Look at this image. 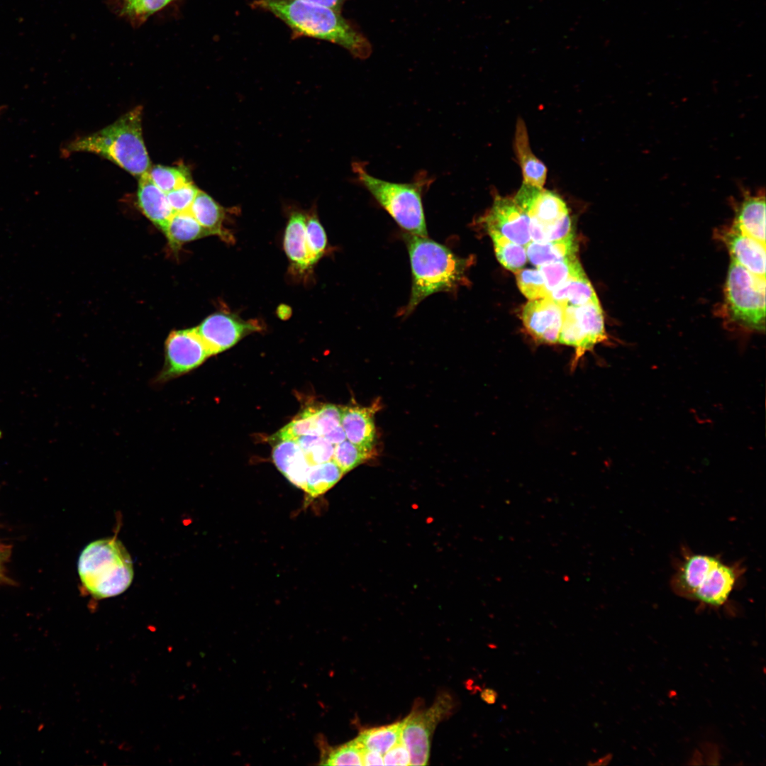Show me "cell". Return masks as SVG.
Masks as SVG:
<instances>
[{"instance_id": "6da1fadb", "label": "cell", "mask_w": 766, "mask_h": 766, "mask_svg": "<svg viewBox=\"0 0 766 766\" xmlns=\"http://www.w3.org/2000/svg\"><path fill=\"white\" fill-rule=\"evenodd\" d=\"M254 7L270 12L285 23L295 36H306L338 45L360 59L372 52L368 40L340 12L299 0H255Z\"/></svg>"}, {"instance_id": "7a4b0ae2", "label": "cell", "mask_w": 766, "mask_h": 766, "mask_svg": "<svg viewBox=\"0 0 766 766\" xmlns=\"http://www.w3.org/2000/svg\"><path fill=\"white\" fill-rule=\"evenodd\" d=\"M412 272V287L404 313H411L431 294L454 292L465 279L467 261L427 236L406 233Z\"/></svg>"}, {"instance_id": "3957f363", "label": "cell", "mask_w": 766, "mask_h": 766, "mask_svg": "<svg viewBox=\"0 0 766 766\" xmlns=\"http://www.w3.org/2000/svg\"><path fill=\"white\" fill-rule=\"evenodd\" d=\"M142 113V106L135 107L112 124L74 140L67 145L64 152L94 153L140 177L150 168L143 138Z\"/></svg>"}, {"instance_id": "277c9868", "label": "cell", "mask_w": 766, "mask_h": 766, "mask_svg": "<svg viewBox=\"0 0 766 766\" xmlns=\"http://www.w3.org/2000/svg\"><path fill=\"white\" fill-rule=\"evenodd\" d=\"M356 180L377 203L409 233L428 236L422 198L435 178L418 172L411 182L396 183L371 175L362 162H353Z\"/></svg>"}, {"instance_id": "5b68a950", "label": "cell", "mask_w": 766, "mask_h": 766, "mask_svg": "<svg viewBox=\"0 0 766 766\" xmlns=\"http://www.w3.org/2000/svg\"><path fill=\"white\" fill-rule=\"evenodd\" d=\"M78 573L86 590L96 599L122 594L131 584L134 575L129 553L113 537L93 541L82 550Z\"/></svg>"}, {"instance_id": "8992f818", "label": "cell", "mask_w": 766, "mask_h": 766, "mask_svg": "<svg viewBox=\"0 0 766 766\" xmlns=\"http://www.w3.org/2000/svg\"><path fill=\"white\" fill-rule=\"evenodd\" d=\"M725 301L733 322L748 331H765V278L731 260L725 285Z\"/></svg>"}, {"instance_id": "52a82bcc", "label": "cell", "mask_w": 766, "mask_h": 766, "mask_svg": "<svg viewBox=\"0 0 766 766\" xmlns=\"http://www.w3.org/2000/svg\"><path fill=\"white\" fill-rule=\"evenodd\" d=\"M607 338L599 300L564 308L558 343L574 348V355L570 363L572 370L587 352Z\"/></svg>"}, {"instance_id": "ba28073f", "label": "cell", "mask_w": 766, "mask_h": 766, "mask_svg": "<svg viewBox=\"0 0 766 766\" xmlns=\"http://www.w3.org/2000/svg\"><path fill=\"white\" fill-rule=\"evenodd\" d=\"M453 704L449 694H441L431 706L413 710L401 721V740L409 750L410 765L427 764L432 734L437 725L450 714Z\"/></svg>"}, {"instance_id": "9c48e42d", "label": "cell", "mask_w": 766, "mask_h": 766, "mask_svg": "<svg viewBox=\"0 0 766 766\" xmlns=\"http://www.w3.org/2000/svg\"><path fill=\"white\" fill-rule=\"evenodd\" d=\"M211 356L195 328L174 330L165 342V362L154 379L162 384L199 367Z\"/></svg>"}, {"instance_id": "30bf717a", "label": "cell", "mask_w": 766, "mask_h": 766, "mask_svg": "<svg viewBox=\"0 0 766 766\" xmlns=\"http://www.w3.org/2000/svg\"><path fill=\"white\" fill-rule=\"evenodd\" d=\"M530 218L531 240L544 242V231L568 214L566 203L556 193L523 182L513 198Z\"/></svg>"}, {"instance_id": "8fae6325", "label": "cell", "mask_w": 766, "mask_h": 766, "mask_svg": "<svg viewBox=\"0 0 766 766\" xmlns=\"http://www.w3.org/2000/svg\"><path fill=\"white\" fill-rule=\"evenodd\" d=\"M211 355L223 352L245 335L261 330L256 320H243L238 316L218 311L207 316L195 328Z\"/></svg>"}, {"instance_id": "7c38bea8", "label": "cell", "mask_w": 766, "mask_h": 766, "mask_svg": "<svg viewBox=\"0 0 766 766\" xmlns=\"http://www.w3.org/2000/svg\"><path fill=\"white\" fill-rule=\"evenodd\" d=\"M487 231H496L509 240L525 246L531 240L530 218L513 198L495 194L492 207L482 217Z\"/></svg>"}, {"instance_id": "4fadbf2b", "label": "cell", "mask_w": 766, "mask_h": 766, "mask_svg": "<svg viewBox=\"0 0 766 766\" xmlns=\"http://www.w3.org/2000/svg\"><path fill=\"white\" fill-rule=\"evenodd\" d=\"M564 308L548 296L530 300L526 304L522 311L523 323L535 342L558 343Z\"/></svg>"}, {"instance_id": "5bb4252c", "label": "cell", "mask_w": 766, "mask_h": 766, "mask_svg": "<svg viewBox=\"0 0 766 766\" xmlns=\"http://www.w3.org/2000/svg\"><path fill=\"white\" fill-rule=\"evenodd\" d=\"M743 573V568L739 563L726 564L719 559L692 600L704 607H721L728 601Z\"/></svg>"}, {"instance_id": "9a60e30c", "label": "cell", "mask_w": 766, "mask_h": 766, "mask_svg": "<svg viewBox=\"0 0 766 766\" xmlns=\"http://www.w3.org/2000/svg\"><path fill=\"white\" fill-rule=\"evenodd\" d=\"M719 557L694 553L684 550L683 558L670 580L672 590L678 596L692 600L709 572Z\"/></svg>"}, {"instance_id": "2e32d148", "label": "cell", "mask_w": 766, "mask_h": 766, "mask_svg": "<svg viewBox=\"0 0 766 766\" xmlns=\"http://www.w3.org/2000/svg\"><path fill=\"white\" fill-rule=\"evenodd\" d=\"M723 239L732 260L750 272L765 278V245L732 226Z\"/></svg>"}, {"instance_id": "e0dca14e", "label": "cell", "mask_w": 766, "mask_h": 766, "mask_svg": "<svg viewBox=\"0 0 766 766\" xmlns=\"http://www.w3.org/2000/svg\"><path fill=\"white\" fill-rule=\"evenodd\" d=\"M340 408V424L346 438L362 448L374 450V416L379 409L377 403L367 407L351 404Z\"/></svg>"}, {"instance_id": "ac0fdd59", "label": "cell", "mask_w": 766, "mask_h": 766, "mask_svg": "<svg viewBox=\"0 0 766 766\" xmlns=\"http://www.w3.org/2000/svg\"><path fill=\"white\" fill-rule=\"evenodd\" d=\"M736 209L733 227L765 245V196L763 189L756 194L743 192Z\"/></svg>"}, {"instance_id": "d6986e66", "label": "cell", "mask_w": 766, "mask_h": 766, "mask_svg": "<svg viewBox=\"0 0 766 766\" xmlns=\"http://www.w3.org/2000/svg\"><path fill=\"white\" fill-rule=\"evenodd\" d=\"M137 201L143 214L163 231L174 213L167 194L155 184L148 172L138 177Z\"/></svg>"}, {"instance_id": "ffe728a7", "label": "cell", "mask_w": 766, "mask_h": 766, "mask_svg": "<svg viewBox=\"0 0 766 766\" xmlns=\"http://www.w3.org/2000/svg\"><path fill=\"white\" fill-rule=\"evenodd\" d=\"M306 214L299 211L291 213L284 236V248L291 268L298 274H304L312 268L306 239Z\"/></svg>"}, {"instance_id": "44dd1931", "label": "cell", "mask_w": 766, "mask_h": 766, "mask_svg": "<svg viewBox=\"0 0 766 766\" xmlns=\"http://www.w3.org/2000/svg\"><path fill=\"white\" fill-rule=\"evenodd\" d=\"M272 459L277 469L293 484L304 490L309 465L296 440L277 441Z\"/></svg>"}, {"instance_id": "7402d4cb", "label": "cell", "mask_w": 766, "mask_h": 766, "mask_svg": "<svg viewBox=\"0 0 766 766\" xmlns=\"http://www.w3.org/2000/svg\"><path fill=\"white\" fill-rule=\"evenodd\" d=\"M189 211L209 235H217L226 243H233V235L224 226L226 210L208 194L199 190Z\"/></svg>"}, {"instance_id": "603a6c76", "label": "cell", "mask_w": 766, "mask_h": 766, "mask_svg": "<svg viewBox=\"0 0 766 766\" xmlns=\"http://www.w3.org/2000/svg\"><path fill=\"white\" fill-rule=\"evenodd\" d=\"M514 148L521 169L523 182L543 188L547 177V167L531 151L526 124L520 118L516 126Z\"/></svg>"}, {"instance_id": "cb8c5ba5", "label": "cell", "mask_w": 766, "mask_h": 766, "mask_svg": "<svg viewBox=\"0 0 766 766\" xmlns=\"http://www.w3.org/2000/svg\"><path fill=\"white\" fill-rule=\"evenodd\" d=\"M525 248L529 262L538 267L576 255L577 244L572 235L563 240L544 243L531 240Z\"/></svg>"}, {"instance_id": "d4e9b609", "label": "cell", "mask_w": 766, "mask_h": 766, "mask_svg": "<svg viewBox=\"0 0 766 766\" xmlns=\"http://www.w3.org/2000/svg\"><path fill=\"white\" fill-rule=\"evenodd\" d=\"M162 232L174 250L187 243L209 235L189 211L174 213Z\"/></svg>"}, {"instance_id": "484cf974", "label": "cell", "mask_w": 766, "mask_h": 766, "mask_svg": "<svg viewBox=\"0 0 766 766\" xmlns=\"http://www.w3.org/2000/svg\"><path fill=\"white\" fill-rule=\"evenodd\" d=\"M548 297L563 307L578 306L598 301L594 289L587 276L567 281L551 291Z\"/></svg>"}, {"instance_id": "4316f807", "label": "cell", "mask_w": 766, "mask_h": 766, "mask_svg": "<svg viewBox=\"0 0 766 766\" xmlns=\"http://www.w3.org/2000/svg\"><path fill=\"white\" fill-rule=\"evenodd\" d=\"M549 292L567 281L586 276L577 255L538 267Z\"/></svg>"}, {"instance_id": "83f0119b", "label": "cell", "mask_w": 766, "mask_h": 766, "mask_svg": "<svg viewBox=\"0 0 766 766\" xmlns=\"http://www.w3.org/2000/svg\"><path fill=\"white\" fill-rule=\"evenodd\" d=\"M401 722L363 730L355 740L364 749L384 755L401 740Z\"/></svg>"}, {"instance_id": "f1b7e54d", "label": "cell", "mask_w": 766, "mask_h": 766, "mask_svg": "<svg viewBox=\"0 0 766 766\" xmlns=\"http://www.w3.org/2000/svg\"><path fill=\"white\" fill-rule=\"evenodd\" d=\"M344 474L333 460L310 466L304 491L311 498L324 494Z\"/></svg>"}, {"instance_id": "f546056e", "label": "cell", "mask_w": 766, "mask_h": 766, "mask_svg": "<svg viewBox=\"0 0 766 766\" xmlns=\"http://www.w3.org/2000/svg\"><path fill=\"white\" fill-rule=\"evenodd\" d=\"M487 232L493 241L496 258L501 265L514 272L521 270L528 260L525 246L509 240L496 231Z\"/></svg>"}, {"instance_id": "4dcf8cb0", "label": "cell", "mask_w": 766, "mask_h": 766, "mask_svg": "<svg viewBox=\"0 0 766 766\" xmlns=\"http://www.w3.org/2000/svg\"><path fill=\"white\" fill-rule=\"evenodd\" d=\"M173 1L126 0L116 6V11L133 26H139L151 16L168 6Z\"/></svg>"}, {"instance_id": "1f68e13d", "label": "cell", "mask_w": 766, "mask_h": 766, "mask_svg": "<svg viewBox=\"0 0 766 766\" xmlns=\"http://www.w3.org/2000/svg\"><path fill=\"white\" fill-rule=\"evenodd\" d=\"M320 765H363V748L355 739L344 744L331 747H321Z\"/></svg>"}, {"instance_id": "d6a6232c", "label": "cell", "mask_w": 766, "mask_h": 766, "mask_svg": "<svg viewBox=\"0 0 766 766\" xmlns=\"http://www.w3.org/2000/svg\"><path fill=\"white\" fill-rule=\"evenodd\" d=\"M148 173L155 184L166 194L192 182L190 174L184 166L169 167L157 165L150 167Z\"/></svg>"}, {"instance_id": "836d02e7", "label": "cell", "mask_w": 766, "mask_h": 766, "mask_svg": "<svg viewBox=\"0 0 766 766\" xmlns=\"http://www.w3.org/2000/svg\"><path fill=\"white\" fill-rule=\"evenodd\" d=\"M315 406L306 408L272 438L275 441L293 440L306 435H318L315 418Z\"/></svg>"}, {"instance_id": "e575fe53", "label": "cell", "mask_w": 766, "mask_h": 766, "mask_svg": "<svg viewBox=\"0 0 766 766\" xmlns=\"http://www.w3.org/2000/svg\"><path fill=\"white\" fill-rule=\"evenodd\" d=\"M301 447L309 466L333 459L335 445L319 435H306L296 440Z\"/></svg>"}, {"instance_id": "d590c367", "label": "cell", "mask_w": 766, "mask_h": 766, "mask_svg": "<svg viewBox=\"0 0 766 766\" xmlns=\"http://www.w3.org/2000/svg\"><path fill=\"white\" fill-rule=\"evenodd\" d=\"M374 455V450H366L348 440H345L335 445L332 460L345 474L369 460Z\"/></svg>"}, {"instance_id": "8d00e7d4", "label": "cell", "mask_w": 766, "mask_h": 766, "mask_svg": "<svg viewBox=\"0 0 766 766\" xmlns=\"http://www.w3.org/2000/svg\"><path fill=\"white\" fill-rule=\"evenodd\" d=\"M306 239L309 259L313 266L323 255L327 245L326 232L313 211L306 215Z\"/></svg>"}, {"instance_id": "74e56055", "label": "cell", "mask_w": 766, "mask_h": 766, "mask_svg": "<svg viewBox=\"0 0 766 766\" xmlns=\"http://www.w3.org/2000/svg\"><path fill=\"white\" fill-rule=\"evenodd\" d=\"M517 285L529 300L548 297L549 292L538 269H524L516 272Z\"/></svg>"}, {"instance_id": "f35d334b", "label": "cell", "mask_w": 766, "mask_h": 766, "mask_svg": "<svg viewBox=\"0 0 766 766\" xmlns=\"http://www.w3.org/2000/svg\"><path fill=\"white\" fill-rule=\"evenodd\" d=\"M314 418L318 435L324 436L341 425V408L331 404L315 406Z\"/></svg>"}, {"instance_id": "ab89813d", "label": "cell", "mask_w": 766, "mask_h": 766, "mask_svg": "<svg viewBox=\"0 0 766 766\" xmlns=\"http://www.w3.org/2000/svg\"><path fill=\"white\" fill-rule=\"evenodd\" d=\"M199 191L192 182L168 192L167 197L174 213L189 211Z\"/></svg>"}, {"instance_id": "60d3db41", "label": "cell", "mask_w": 766, "mask_h": 766, "mask_svg": "<svg viewBox=\"0 0 766 766\" xmlns=\"http://www.w3.org/2000/svg\"><path fill=\"white\" fill-rule=\"evenodd\" d=\"M384 765H410L409 750L400 740L383 755Z\"/></svg>"}, {"instance_id": "b9f144b4", "label": "cell", "mask_w": 766, "mask_h": 766, "mask_svg": "<svg viewBox=\"0 0 766 766\" xmlns=\"http://www.w3.org/2000/svg\"><path fill=\"white\" fill-rule=\"evenodd\" d=\"M362 758L363 765H384L383 755L376 751L363 749Z\"/></svg>"}, {"instance_id": "7bdbcfd3", "label": "cell", "mask_w": 766, "mask_h": 766, "mask_svg": "<svg viewBox=\"0 0 766 766\" xmlns=\"http://www.w3.org/2000/svg\"><path fill=\"white\" fill-rule=\"evenodd\" d=\"M323 437L335 445L346 439L345 432L341 425Z\"/></svg>"}, {"instance_id": "ee69618b", "label": "cell", "mask_w": 766, "mask_h": 766, "mask_svg": "<svg viewBox=\"0 0 766 766\" xmlns=\"http://www.w3.org/2000/svg\"><path fill=\"white\" fill-rule=\"evenodd\" d=\"M326 6L340 12L346 0H299Z\"/></svg>"}, {"instance_id": "f6af8a7d", "label": "cell", "mask_w": 766, "mask_h": 766, "mask_svg": "<svg viewBox=\"0 0 766 766\" xmlns=\"http://www.w3.org/2000/svg\"><path fill=\"white\" fill-rule=\"evenodd\" d=\"M482 699L489 704H493L496 702L498 694L492 689H485L482 692Z\"/></svg>"}, {"instance_id": "bcb514c9", "label": "cell", "mask_w": 766, "mask_h": 766, "mask_svg": "<svg viewBox=\"0 0 766 766\" xmlns=\"http://www.w3.org/2000/svg\"><path fill=\"white\" fill-rule=\"evenodd\" d=\"M609 760V756H606V757H604L603 758L597 760L596 762H589L587 763V765H606V764L608 763Z\"/></svg>"}, {"instance_id": "7dc6e473", "label": "cell", "mask_w": 766, "mask_h": 766, "mask_svg": "<svg viewBox=\"0 0 766 766\" xmlns=\"http://www.w3.org/2000/svg\"><path fill=\"white\" fill-rule=\"evenodd\" d=\"M126 1V0H114L113 1L116 4V5L118 6L120 4H121V3H123V2Z\"/></svg>"}, {"instance_id": "c3c4849f", "label": "cell", "mask_w": 766, "mask_h": 766, "mask_svg": "<svg viewBox=\"0 0 766 766\" xmlns=\"http://www.w3.org/2000/svg\"><path fill=\"white\" fill-rule=\"evenodd\" d=\"M1 577V555H0V577Z\"/></svg>"}, {"instance_id": "681fc988", "label": "cell", "mask_w": 766, "mask_h": 766, "mask_svg": "<svg viewBox=\"0 0 766 766\" xmlns=\"http://www.w3.org/2000/svg\"><path fill=\"white\" fill-rule=\"evenodd\" d=\"M2 109H3V108L0 107V113H1Z\"/></svg>"}]
</instances>
